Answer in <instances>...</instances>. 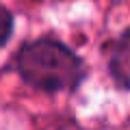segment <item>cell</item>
<instances>
[{
	"label": "cell",
	"mask_w": 130,
	"mask_h": 130,
	"mask_svg": "<svg viewBox=\"0 0 130 130\" xmlns=\"http://www.w3.org/2000/svg\"><path fill=\"white\" fill-rule=\"evenodd\" d=\"M13 32V15L0 5V48L7 43V39L11 37Z\"/></svg>",
	"instance_id": "cell-3"
},
{
	"label": "cell",
	"mask_w": 130,
	"mask_h": 130,
	"mask_svg": "<svg viewBox=\"0 0 130 130\" xmlns=\"http://www.w3.org/2000/svg\"><path fill=\"white\" fill-rule=\"evenodd\" d=\"M108 74L119 89H130V28L108 48Z\"/></svg>",
	"instance_id": "cell-2"
},
{
	"label": "cell",
	"mask_w": 130,
	"mask_h": 130,
	"mask_svg": "<svg viewBox=\"0 0 130 130\" xmlns=\"http://www.w3.org/2000/svg\"><path fill=\"white\" fill-rule=\"evenodd\" d=\"M18 72L30 87L46 93H59L78 87L85 76V65L61 41L37 39L20 50Z\"/></svg>",
	"instance_id": "cell-1"
}]
</instances>
